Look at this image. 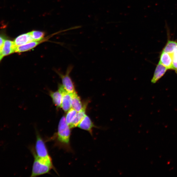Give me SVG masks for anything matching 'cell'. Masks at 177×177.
I'll return each instance as SVG.
<instances>
[{
    "label": "cell",
    "instance_id": "15",
    "mask_svg": "<svg viewBox=\"0 0 177 177\" xmlns=\"http://www.w3.org/2000/svg\"><path fill=\"white\" fill-rule=\"evenodd\" d=\"M177 47V41L171 40L168 39L166 45H165L162 50L163 52L172 54Z\"/></svg>",
    "mask_w": 177,
    "mask_h": 177
},
{
    "label": "cell",
    "instance_id": "1",
    "mask_svg": "<svg viewBox=\"0 0 177 177\" xmlns=\"http://www.w3.org/2000/svg\"><path fill=\"white\" fill-rule=\"evenodd\" d=\"M33 153L34 161L31 177L48 174L51 169L54 168L51 157L45 158H39L34 152Z\"/></svg>",
    "mask_w": 177,
    "mask_h": 177
},
{
    "label": "cell",
    "instance_id": "13",
    "mask_svg": "<svg viewBox=\"0 0 177 177\" xmlns=\"http://www.w3.org/2000/svg\"><path fill=\"white\" fill-rule=\"evenodd\" d=\"M80 98L76 92L72 93V107L77 112H79L83 107Z\"/></svg>",
    "mask_w": 177,
    "mask_h": 177
},
{
    "label": "cell",
    "instance_id": "16",
    "mask_svg": "<svg viewBox=\"0 0 177 177\" xmlns=\"http://www.w3.org/2000/svg\"><path fill=\"white\" fill-rule=\"evenodd\" d=\"M77 112L73 108H71L67 112L65 117L66 123L70 126L72 123L75 118Z\"/></svg>",
    "mask_w": 177,
    "mask_h": 177
},
{
    "label": "cell",
    "instance_id": "10",
    "mask_svg": "<svg viewBox=\"0 0 177 177\" xmlns=\"http://www.w3.org/2000/svg\"><path fill=\"white\" fill-rule=\"evenodd\" d=\"M34 41L30 33L24 34L16 38L14 42L16 46H21L29 42Z\"/></svg>",
    "mask_w": 177,
    "mask_h": 177
},
{
    "label": "cell",
    "instance_id": "11",
    "mask_svg": "<svg viewBox=\"0 0 177 177\" xmlns=\"http://www.w3.org/2000/svg\"><path fill=\"white\" fill-rule=\"evenodd\" d=\"M88 103H85L83 106V107L79 112H77L76 116L75 119L69 126L70 128L76 127L80 123V122L86 115V110Z\"/></svg>",
    "mask_w": 177,
    "mask_h": 177
},
{
    "label": "cell",
    "instance_id": "2",
    "mask_svg": "<svg viewBox=\"0 0 177 177\" xmlns=\"http://www.w3.org/2000/svg\"><path fill=\"white\" fill-rule=\"evenodd\" d=\"M70 128L66 123L65 116H63L59 122L56 136L57 141L63 147H70Z\"/></svg>",
    "mask_w": 177,
    "mask_h": 177
},
{
    "label": "cell",
    "instance_id": "3",
    "mask_svg": "<svg viewBox=\"0 0 177 177\" xmlns=\"http://www.w3.org/2000/svg\"><path fill=\"white\" fill-rule=\"evenodd\" d=\"M35 151L37 156L41 158H48L51 157L49 155L46 145L42 137L37 133L35 144Z\"/></svg>",
    "mask_w": 177,
    "mask_h": 177
},
{
    "label": "cell",
    "instance_id": "18",
    "mask_svg": "<svg viewBox=\"0 0 177 177\" xmlns=\"http://www.w3.org/2000/svg\"><path fill=\"white\" fill-rule=\"evenodd\" d=\"M173 59L177 60V47L172 53Z\"/></svg>",
    "mask_w": 177,
    "mask_h": 177
},
{
    "label": "cell",
    "instance_id": "14",
    "mask_svg": "<svg viewBox=\"0 0 177 177\" xmlns=\"http://www.w3.org/2000/svg\"><path fill=\"white\" fill-rule=\"evenodd\" d=\"M50 96L52 97L53 103L55 106L58 108L61 107L62 99V94L60 90L58 91L50 93Z\"/></svg>",
    "mask_w": 177,
    "mask_h": 177
},
{
    "label": "cell",
    "instance_id": "8",
    "mask_svg": "<svg viewBox=\"0 0 177 177\" xmlns=\"http://www.w3.org/2000/svg\"><path fill=\"white\" fill-rule=\"evenodd\" d=\"M70 72L68 71L64 76L61 75L63 86L67 92L72 93L76 92L73 82L69 75Z\"/></svg>",
    "mask_w": 177,
    "mask_h": 177
},
{
    "label": "cell",
    "instance_id": "5",
    "mask_svg": "<svg viewBox=\"0 0 177 177\" xmlns=\"http://www.w3.org/2000/svg\"><path fill=\"white\" fill-rule=\"evenodd\" d=\"M77 127L88 132L91 135H92L93 128L97 127L90 117L87 115L80 122Z\"/></svg>",
    "mask_w": 177,
    "mask_h": 177
},
{
    "label": "cell",
    "instance_id": "17",
    "mask_svg": "<svg viewBox=\"0 0 177 177\" xmlns=\"http://www.w3.org/2000/svg\"><path fill=\"white\" fill-rule=\"evenodd\" d=\"M30 33L34 41H43L45 35L44 33L41 31H34Z\"/></svg>",
    "mask_w": 177,
    "mask_h": 177
},
{
    "label": "cell",
    "instance_id": "12",
    "mask_svg": "<svg viewBox=\"0 0 177 177\" xmlns=\"http://www.w3.org/2000/svg\"><path fill=\"white\" fill-rule=\"evenodd\" d=\"M42 41H32L24 45L17 46L15 48V52L20 53L29 51L35 48Z\"/></svg>",
    "mask_w": 177,
    "mask_h": 177
},
{
    "label": "cell",
    "instance_id": "7",
    "mask_svg": "<svg viewBox=\"0 0 177 177\" xmlns=\"http://www.w3.org/2000/svg\"><path fill=\"white\" fill-rule=\"evenodd\" d=\"M172 54L167 53L162 51L160 57L159 62L168 69H172Z\"/></svg>",
    "mask_w": 177,
    "mask_h": 177
},
{
    "label": "cell",
    "instance_id": "4",
    "mask_svg": "<svg viewBox=\"0 0 177 177\" xmlns=\"http://www.w3.org/2000/svg\"><path fill=\"white\" fill-rule=\"evenodd\" d=\"M59 89L62 94L61 107L65 112H67L72 108V93L67 92L63 86H60Z\"/></svg>",
    "mask_w": 177,
    "mask_h": 177
},
{
    "label": "cell",
    "instance_id": "20",
    "mask_svg": "<svg viewBox=\"0 0 177 177\" xmlns=\"http://www.w3.org/2000/svg\"><path fill=\"white\" fill-rule=\"evenodd\" d=\"M3 58V57L2 56V55L1 52V49H0V61H2Z\"/></svg>",
    "mask_w": 177,
    "mask_h": 177
},
{
    "label": "cell",
    "instance_id": "6",
    "mask_svg": "<svg viewBox=\"0 0 177 177\" xmlns=\"http://www.w3.org/2000/svg\"><path fill=\"white\" fill-rule=\"evenodd\" d=\"M16 47L14 41L5 40L1 48L3 57L15 52Z\"/></svg>",
    "mask_w": 177,
    "mask_h": 177
},
{
    "label": "cell",
    "instance_id": "19",
    "mask_svg": "<svg viewBox=\"0 0 177 177\" xmlns=\"http://www.w3.org/2000/svg\"><path fill=\"white\" fill-rule=\"evenodd\" d=\"M5 39L3 38L1 36H0V49L1 48L4 42H5Z\"/></svg>",
    "mask_w": 177,
    "mask_h": 177
},
{
    "label": "cell",
    "instance_id": "9",
    "mask_svg": "<svg viewBox=\"0 0 177 177\" xmlns=\"http://www.w3.org/2000/svg\"><path fill=\"white\" fill-rule=\"evenodd\" d=\"M168 69L160 63L159 62L156 68L154 74L151 80L152 83L154 84L162 77Z\"/></svg>",
    "mask_w": 177,
    "mask_h": 177
}]
</instances>
